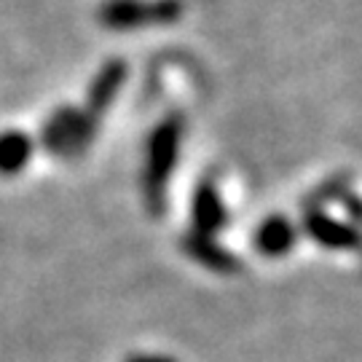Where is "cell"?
<instances>
[{"instance_id":"6da1fadb","label":"cell","mask_w":362,"mask_h":362,"mask_svg":"<svg viewBox=\"0 0 362 362\" xmlns=\"http://www.w3.org/2000/svg\"><path fill=\"white\" fill-rule=\"evenodd\" d=\"M27 153H30V143L22 134H6L0 140V169L3 172H13L25 164Z\"/></svg>"},{"instance_id":"7a4b0ae2","label":"cell","mask_w":362,"mask_h":362,"mask_svg":"<svg viewBox=\"0 0 362 362\" xmlns=\"http://www.w3.org/2000/svg\"><path fill=\"white\" fill-rule=\"evenodd\" d=\"M175 132L172 129H161L156 134V143H153V177L156 175H164L172 167V153H175Z\"/></svg>"},{"instance_id":"3957f363","label":"cell","mask_w":362,"mask_h":362,"mask_svg":"<svg viewBox=\"0 0 362 362\" xmlns=\"http://www.w3.org/2000/svg\"><path fill=\"white\" fill-rule=\"evenodd\" d=\"M269 236H263V239H260V242H263V250H266V252H282V250H285L287 247V239H282V233H287V228L285 226H282V220H276V223H272V226H269Z\"/></svg>"}]
</instances>
